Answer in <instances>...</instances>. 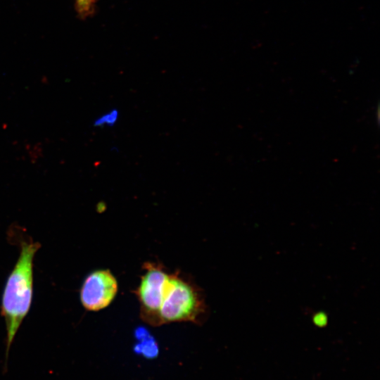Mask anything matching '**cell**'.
Here are the masks:
<instances>
[{"label": "cell", "mask_w": 380, "mask_h": 380, "mask_svg": "<svg viewBox=\"0 0 380 380\" xmlns=\"http://www.w3.org/2000/svg\"><path fill=\"white\" fill-rule=\"evenodd\" d=\"M41 244L23 241L18 260L8 275L1 299L7 331V350L30 311L33 295V261Z\"/></svg>", "instance_id": "cell-1"}, {"label": "cell", "mask_w": 380, "mask_h": 380, "mask_svg": "<svg viewBox=\"0 0 380 380\" xmlns=\"http://www.w3.org/2000/svg\"><path fill=\"white\" fill-rule=\"evenodd\" d=\"M206 310L201 289L179 270L170 274L159 312L160 325L179 322L199 324Z\"/></svg>", "instance_id": "cell-2"}, {"label": "cell", "mask_w": 380, "mask_h": 380, "mask_svg": "<svg viewBox=\"0 0 380 380\" xmlns=\"http://www.w3.org/2000/svg\"><path fill=\"white\" fill-rule=\"evenodd\" d=\"M144 274L133 291L140 305V317L152 326H160L159 312L170 274L160 262L144 263Z\"/></svg>", "instance_id": "cell-3"}, {"label": "cell", "mask_w": 380, "mask_h": 380, "mask_svg": "<svg viewBox=\"0 0 380 380\" xmlns=\"http://www.w3.org/2000/svg\"><path fill=\"white\" fill-rule=\"evenodd\" d=\"M118 291L116 278L109 270H96L84 279L80 291L82 305L96 312L107 308Z\"/></svg>", "instance_id": "cell-4"}, {"label": "cell", "mask_w": 380, "mask_h": 380, "mask_svg": "<svg viewBox=\"0 0 380 380\" xmlns=\"http://www.w3.org/2000/svg\"><path fill=\"white\" fill-rule=\"evenodd\" d=\"M137 354H141L147 358H153L158 353V347L153 337L149 336L139 340L134 347Z\"/></svg>", "instance_id": "cell-5"}, {"label": "cell", "mask_w": 380, "mask_h": 380, "mask_svg": "<svg viewBox=\"0 0 380 380\" xmlns=\"http://www.w3.org/2000/svg\"><path fill=\"white\" fill-rule=\"evenodd\" d=\"M119 118V112L116 108L112 109L108 112L97 118L94 122V126L112 127L115 125Z\"/></svg>", "instance_id": "cell-6"}, {"label": "cell", "mask_w": 380, "mask_h": 380, "mask_svg": "<svg viewBox=\"0 0 380 380\" xmlns=\"http://www.w3.org/2000/svg\"><path fill=\"white\" fill-rule=\"evenodd\" d=\"M96 0H75V5L78 15L84 18L92 14Z\"/></svg>", "instance_id": "cell-7"}]
</instances>
